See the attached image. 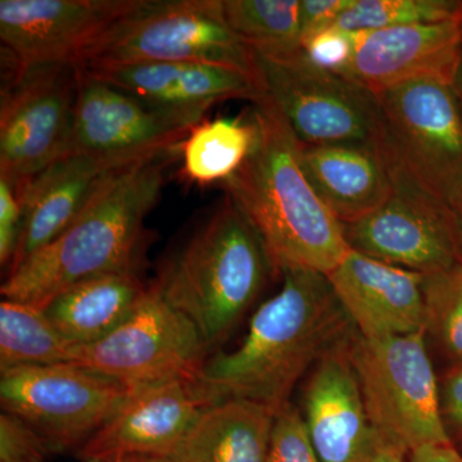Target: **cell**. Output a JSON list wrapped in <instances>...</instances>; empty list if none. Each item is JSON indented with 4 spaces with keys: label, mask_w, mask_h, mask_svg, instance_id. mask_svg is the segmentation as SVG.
Listing matches in <instances>:
<instances>
[{
    "label": "cell",
    "mask_w": 462,
    "mask_h": 462,
    "mask_svg": "<svg viewBox=\"0 0 462 462\" xmlns=\"http://www.w3.org/2000/svg\"><path fill=\"white\" fill-rule=\"evenodd\" d=\"M223 12L231 32L257 56L285 60L300 53L298 0H223Z\"/></svg>",
    "instance_id": "25"
},
{
    "label": "cell",
    "mask_w": 462,
    "mask_h": 462,
    "mask_svg": "<svg viewBox=\"0 0 462 462\" xmlns=\"http://www.w3.org/2000/svg\"><path fill=\"white\" fill-rule=\"evenodd\" d=\"M404 452L394 447L383 445L380 447L379 451L376 452L375 457L373 462H404Z\"/></svg>",
    "instance_id": "36"
},
{
    "label": "cell",
    "mask_w": 462,
    "mask_h": 462,
    "mask_svg": "<svg viewBox=\"0 0 462 462\" xmlns=\"http://www.w3.org/2000/svg\"><path fill=\"white\" fill-rule=\"evenodd\" d=\"M136 388L71 364L0 370V402L50 452L81 448Z\"/></svg>",
    "instance_id": "8"
},
{
    "label": "cell",
    "mask_w": 462,
    "mask_h": 462,
    "mask_svg": "<svg viewBox=\"0 0 462 462\" xmlns=\"http://www.w3.org/2000/svg\"><path fill=\"white\" fill-rule=\"evenodd\" d=\"M439 396L447 434L462 454V364L446 374L439 387Z\"/></svg>",
    "instance_id": "33"
},
{
    "label": "cell",
    "mask_w": 462,
    "mask_h": 462,
    "mask_svg": "<svg viewBox=\"0 0 462 462\" xmlns=\"http://www.w3.org/2000/svg\"><path fill=\"white\" fill-rule=\"evenodd\" d=\"M282 276L281 291L252 316L242 345L200 367L197 382L215 403L245 400L281 411L307 370L351 336L354 324L327 275Z\"/></svg>",
    "instance_id": "1"
},
{
    "label": "cell",
    "mask_w": 462,
    "mask_h": 462,
    "mask_svg": "<svg viewBox=\"0 0 462 462\" xmlns=\"http://www.w3.org/2000/svg\"><path fill=\"white\" fill-rule=\"evenodd\" d=\"M256 58L264 96L300 144L376 143L380 111L373 91L345 76L322 71L300 51L285 60Z\"/></svg>",
    "instance_id": "9"
},
{
    "label": "cell",
    "mask_w": 462,
    "mask_h": 462,
    "mask_svg": "<svg viewBox=\"0 0 462 462\" xmlns=\"http://www.w3.org/2000/svg\"><path fill=\"white\" fill-rule=\"evenodd\" d=\"M148 291L138 273H105L60 291L42 311L71 345L85 346L132 318Z\"/></svg>",
    "instance_id": "22"
},
{
    "label": "cell",
    "mask_w": 462,
    "mask_h": 462,
    "mask_svg": "<svg viewBox=\"0 0 462 462\" xmlns=\"http://www.w3.org/2000/svg\"><path fill=\"white\" fill-rule=\"evenodd\" d=\"M351 0H302L300 2V33L302 42L329 29L348 7Z\"/></svg>",
    "instance_id": "34"
},
{
    "label": "cell",
    "mask_w": 462,
    "mask_h": 462,
    "mask_svg": "<svg viewBox=\"0 0 462 462\" xmlns=\"http://www.w3.org/2000/svg\"><path fill=\"white\" fill-rule=\"evenodd\" d=\"M272 273L256 231L225 194L163 263L152 287L196 327L209 352L236 329Z\"/></svg>",
    "instance_id": "4"
},
{
    "label": "cell",
    "mask_w": 462,
    "mask_h": 462,
    "mask_svg": "<svg viewBox=\"0 0 462 462\" xmlns=\"http://www.w3.org/2000/svg\"><path fill=\"white\" fill-rule=\"evenodd\" d=\"M85 69L149 106L169 111L205 116L216 103L227 99L254 103L264 94L260 76L214 63L156 62Z\"/></svg>",
    "instance_id": "19"
},
{
    "label": "cell",
    "mask_w": 462,
    "mask_h": 462,
    "mask_svg": "<svg viewBox=\"0 0 462 462\" xmlns=\"http://www.w3.org/2000/svg\"><path fill=\"white\" fill-rule=\"evenodd\" d=\"M393 193L384 205L345 225L349 248L422 275L462 263L454 211L425 191L392 179Z\"/></svg>",
    "instance_id": "13"
},
{
    "label": "cell",
    "mask_w": 462,
    "mask_h": 462,
    "mask_svg": "<svg viewBox=\"0 0 462 462\" xmlns=\"http://www.w3.org/2000/svg\"><path fill=\"white\" fill-rule=\"evenodd\" d=\"M207 354L196 327L149 285L132 318L106 338L78 346L72 365L141 388L197 378Z\"/></svg>",
    "instance_id": "11"
},
{
    "label": "cell",
    "mask_w": 462,
    "mask_h": 462,
    "mask_svg": "<svg viewBox=\"0 0 462 462\" xmlns=\"http://www.w3.org/2000/svg\"><path fill=\"white\" fill-rule=\"evenodd\" d=\"M275 412L245 400L208 407L167 456L171 462H266Z\"/></svg>",
    "instance_id": "23"
},
{
    "label": "cell",
    "mask_w": 462,
    "mask_h": 462,
    "mask_svg": "<svg viewBox=\"0 0 462 462\" xmlns=\"http://www.w3.org/2000/svg\"><path fill=\"white\" fill-rule=\"evenodd\" d=\"M257 136L254 116L251 121L218 117L199 123L181 143L182 173L199 185L226 181L252 153Z\"/></svg>",
    "instance_id": "24"
},
{
    "label": "cell",
    "mask_w": 462,
    "mask_h": 462,
    "mask_svg": "<svg viewBox=\"0 0 462 462\" xmlns=\"http://www.w3.org/2000/svg\"><path fill=\"white\" fill-rule=\"evenodd\" d=\"M425 331L384 339L352 334L348 354L365 406L383 445L404 454L451 443Z\"/></svg>",
    "instance_id": "7"
},
{
    "label": "cell",
    "mask_w": 462,
    "mask_h": 462,
    "mask_svg": "<svg viewBox=\"0 0 462 462\" xmlns=\"http://www.w3.org/2000/svg\"><path fill=\"white\" fill-rule=\"evenodd\" d=\"M162 156L115 172L53 242L5 276L3 297L44 310L76 282L138 273L147 245L144 221L165 182Z\"/></svg>",
    "instance_id": "3"
},
{
    "label": "cell",
    "mask_w": 462,
    "mask_h": 462,
    "mask_svg": "<svg viewBox=\"0 0 462 462\" xmlns=\"http://www.w3.org/2000/svg\"><path fill=\"white\" fill-rule=\"evenodd\" d=\"M139 0H2L0 39L8 69L72 63Z\"/></svg>",
    "instance_id": "14"
},
{
    "label": "cell",
    "mask_w": 462,
    "mask_h": 462,
    "mask_svg": "<svg viewBox=\"0 0 462 462\" xmlns=\"http://www.w3.org/2000/svg\"><path fill=\"white\" fill-rule=\"evenodd\" d=\"M114 462H123V458H120V460H116Z\"/></svg>",
    "instance_id": "41"
},
{
    "label": "cell",
    "mask_w": 462,
    "mask_h": 462,
    "mask_svg": "<svg viewBox=\"0 0 462 462\" xmlns=\"http://www.w3.org/2000/svg\"><path fill=\"white\" fill-rule=\"evenodd\" d=\"M78 87L72 63L8 69L0 105V175L29 180L63 156Z\"/></svg>",
    "instance_id": "10"
},
{
    "label": "cell",
    "mask_w": 462,
    "mask_h": 462,
    "mask_svg": "<svg viewBox=\"0 0 462 462\" xmlns=\"http://www.w3.org/2000/svg\"><path fill=\"white\" fill-rule=\"evenodd\" d=\"M375 97L376 147L391 178L452 208L462 194V111L452 85L422 79Z\"/></svg>",
    "instance_id": "5"
},
{
    "label": "cell",
    "mask_w": 462,
    "mask_h": 462,
    "mask_svg": "<svg viewBox=\"0 0 462 462\" xmlns=\"http://www.w3.org/2000/svg\"><path fill=\"white\" fill-rule=\"evenodd\" d=\"M76 348L38 307L7 298L0 303V370L72 365Z\"/></svg>",
    "instance_id": "26"
},
{
    "label": "cell",
    "mask_w": 462,
    "mask_h": 462,
    "mask_svg": "<svg viewBox=\"0 0 462 462\" xmlns=\"http://www.w3.org/2000/svg\"><path fill=\"white\" fill-rule=\"evenodd\" d=\"M411 462H462V454L452 443L428 445L410 454Z\"/></svg>",
    "instance_id": "35"
},
{
    "label": "cell",
    "mask_w": 462,
    "mask_h": 462,
    "mask_svg": "<svg viewBox=\"0 0 462 462\" xmlns=\"http://www.w3.org/2000/svg\"><path fill=\"white\" fill-rule=\"evenodd\" d=\"M300 161L312 188L343 225L372 214L393 193L375 143L300 144Z\"/></svg>",
    "instance_id": "21"
},
{
    "label": "cell",
    "mask_w": 462,
    "mask_h": 462,
    "mask_svg": "<svg viewBox=\"0 0 462 462\" xmlns=\"http://www.w3.org/2000/svg\"><path fill=\"white\" fill-rule=\"evenodd\" d=\"M258 136L242 167L224 181L263 243L273 272L329 275L351 251L340 223L312 188L300 144L266 96L254 103Z\"/></svg>",
    "instance_id": "2"
},
{
    "label": "cell",
    "mask_w": 462,
    "mask_h": 462,
    "mask_svg": "<svg viewBox=\"0 0 462 462\" xmlns=\"http://www.w3.org/2000/svg\"><path fill=\"white\" fill-rule=\"evenodd\" d=\"M214 404L196 378L136 388L79 449V456L89 462H114L127 456L167 457Z\"/></svg>",
    "instance_id": "15"
},
{
    "label": "cell",
    "mask_w": 462,
    "mask_h": 462,
    "mask_svg": "<svg viewBox=\"0 0 462 462\" xmlns=\"http://www.w3.org/2000/svg\"><path fill=\"white\" fill-rule=\"evenodd\" d=\"M461 2L451 0H351L331 27L346 32L443 23L457 18Z\"/></svg>",
    "instance_id": "27"
},
{
    "label": "cell",
    "mask_w": 462,
    "mask_h": 462,
    "mask_svg": "<svg viewBox=\"0 0 462 462\" xmlns=\"http://www.w3.org/2000/svg\"><path fill=\"white\" fill-rule=\"evenodd\" d=\"M351 65L345 78L374 94L407 81L454 83L462 56L457 18L354 32Z\"/></svg>",
    "instance_id": "16"
},
{
    "label": "cell",
    "mask_w": 462,
    "mask_h": 462,
    "mask_svg": "<svg viewBox=\"0 0 462 462\" xmlns=\"http://www.w3.org/2000/svg\"><path fill=\"white\" fill-rule=\"evenodd\" d=\"M133 165L117 158L66 154L25 180L23 230L7 275L74 223L115 172Z\"/></svg>",
    "instance_id": "20"
},
{
    "label": "cell",
    "mask_w": 462,
    "mask_h": 462,
    "mask_svg": "<svg viewBox=\"0 0 462 462\" xmlns=\"http://www.w3.org/2000/svg\"><path fill=\"white\" fill-rule=\"evenodd\" d=\"M123 462H171L165 457H157V456H127L123 458Z\"/></svg>",
    "instance_id": "39"
},
{
    "label": "cell",
    "mask_w": 462,
    "mask_h": 462,
    "mask_svg": "<svg viewBox=\"0 0 462 462\" xmlns=\"http://www.w3.org/2000/svg\"><path fill=\"white\" fill-rule=\"evenodd\" d=\"M50 449L26 424L3 412L0 416V462H47Z\"/></svg>",
    "instance_id": "32"
},
{
    "label": "cell",
    "mask_w": 462,
    "mask_h": 462,
    "mask_svg": "<svg viewBox=\"0 0 462 462\" xmlns=\"http://www.w3.org/2000/svg\"><path fill=\"white\" fill-rule=\"evenodd\" d=\"M452 211H454L456 225H457L458 236H460L461 251H462V194L456 200L455 205L452 206Z\"/></svg>",
    "instance_id": "38"
},
{
    "label": "cell",
    "mask_w": 462,
    "mask_h": 462,
    "mask_svg": "<svg viewBox=\"0 0 462 462\" xmlns=\"http://www.w3.org/2000/svg\"><path fill=\"white\" fill-rule=\"evenodd\" d=\"M458 25H460V30L462 33V2L460 3V9H458L457 14Z\"/></svg>",
    "instance_id": "40"
},
{
    "label": "cell",
    "mask_w": 462,
    "mask_h": 462,
    "mask_svg": "<svg viewBox=\"0 0 462 462\" xmlns=\"http://www.w3.org/2000/svg\"><path fill=\"white\" fill-rule=\"evenodd\" d=\"M266 462H321L302 413L291 403L276 412Z\"/></svg>",
    "instance_id": "29"
},
{
    "label": "cell",
    "mask_w": 462,
    "mask_h": 462,
    "mask_svg": "<svg viewBox=\"0 0 462 462\" xmlns=\"http://www.w3.org/2000/svg\"><path fill=\"white\" fill-rule=\"evenodd\" d=\"M78 81L74 124L63 156L87 154L145 162L184 142L203 117L149 106L81 66H78Z\"/></svg>",
    "instance_id": "12"
},
{
    "label": "cell",
    "mask_w": 462,
    "mask_h": 462,
    "mask_svg": "<svg viewBox=\"0 0 462 462\" xmlns=\"http://www.w3.org/2000/svg\"><path fill=\"white\" fill-rule=\"evenodd\" d=\"M452 88H454L456 98H457L458 105H460L462 111V56L460 65H458L457 72H456L455 75L454 83H452Z\"/></svg>",
    "instance_id": "37"
},
{
    "label": "cell",
    "mask_w": 462,
    "mask_h": 462,
    "mask_svg": "<svg viewBox=\"0 0 462 462\" xmlns=\"http://www.w3.org/2000/svg\"><path fill=\"white\" fill-rule=\"evenodd\" d=\"M364 338L425 331L424 275L351 251L327 275Z\"/></svg>",
    "instance_id": "18"
},
{
    "label": "cell",
    "mask_w": 462,
    "mask_h": 462,
    "mask_svg": "<svg viewBox=\"0 0 462 462\" xmlns=\"http://www.w3.org/2000/svg\"><path fill=\"white\" fill-rule=\"evenodd\" d=\"M156 62L214 63L260 76L256 54L225 21L223 0H139L76 66L105 69Z\"/></svg>",
    "instance_id": "6"
},
{
    "label": "cell",
    "mask_w": 462,
    "mask_h": 462,
    "mask_svg": "<svg viewBox=\"0 0 462 462\" xmlns=\"http://www.w3.org/2000/svg\"><path fill=\"white\" fill-rule=\"evenodd\" d=\"M354 47V32L329 27L303 41L300 53L322 71L345 76L351 65Z\"/></svg>",
    "instance_id": "30"
},
{
    "label": "cell",
    "mask_w": 462,
    "mask_h": 462,
    "mask_svg": "<svg viewBox=\"0 0 462 462\" xmlns=\"http://www.w3.org/2000/svg\"><path fill=\"white\" fill-rule=\"evenodd\" d=\"M351 336L322 356L306 385L303 419L321 462H373L383 446L349 358Z\"/></svg>",
    "instance_id": "17"
},
{
    "label": "cell",
    "mask_w": 462,
    "mask_h": 462,
    "mask_svg": "<svg viewBox=\"0 0 462 462\" xmlns=\"http://www.w3.org/2000/svg\"><path fill=\"white\" fill-rule=\"evenodd\" d=\"M425 334L462 364V263L424 275Z\"/></svg>",
    "instance_id": "28"
},
{
    "label": "cell",
    "mask_w": 462,
    "mask_h": 462,
    "mask_svg": "<svg viewBox=\"0 0 462 462\" xmlns=\"http://www.w3.org/2000/svg\"><path fill=\"white\" fill-rule=\"evenodd\" d=\"M23 185L25 180H14L0 175V263L7 272L23 230L25 214Z\"/></svg>",
    "instance_id": "31"
}]
</instances>
